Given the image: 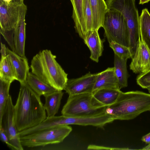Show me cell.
Listing matches in <instances>:
<instances>
[{"label":"cell","instance_id":"cell-13","mask_svg":"<svg viewBox=\"0 0 150 150\" xmlns=\"http://www.w3.org/2000/svg\"><path fill=\"white\" fill-rule=\"evenodd\" d=\"M6 54L9 57L15 80L20 83L25 82L29 69L27 58L20 56L7 47Z\"/></svg>","mask_w":150,"mask_h":150},{"label":"cell","instance_id":"cell-28","mask_svg":"<svg viewBox=\"0 0 150 150\" xmlns=\"http://www.w3.org/2000/svg\"><path fill=\"white\" fill-rule=\"evenodd\" d=\"M0 137L1 141L8 146L9 141L8 137L2 127H0Z\"/></svg>","mask_w":150,"mask_h":150},{"label":"cell","instance_id":"cell-31","mask_svg":"<svg viewBox=\"0 0 150 150\" xmlns=\"http://www.w3.org/2000/svg\"><path fill=\"white\" fill-rule=\"evenodd\" d=\"M12 1L16 4L21 5L24 3V0H12Z\"/></svg>","mask_w":150,"mask_h":150},{"label":"cell","instance_id":"cell-11","mask_svg":"<svg viewBox=\"0 0 150 150\" xmlns=\"http://www.w3.org/2000/svg\"><path fill=\"white\" fill-rule=\"evenodd\" d=\"M129 68L135 74H143L150 70V51L140 38L137 43Z\"/></svg>","mask_w":150,"mask_h":150},{"label":"cell","instance_id":"cell-1","mask_svg":"<svg viewBox=\"0 0 150 150\" xmlns=\"http://www.w3.org/2000/svg\"><path fill=\"white\" fill-rule=\"evenodd\" d=\"M40 97L26 81L20 83L18 96L14 105V120L18 132L38 125L46 118V110Z\"/></svg>","mask_w":150,"mask_h":150},{"label":"cell","instance_id":"cell-20","mask_svg":"<svg viewBox=\"0 0 150 150\" xmlns=\"http://www.w3.org/2000/svg\"><path fill=\"white\" fill-rule=\"evenodd\" d=\"M26 81L30 87L40 96L57 90L43 82L32 72L28 73Z\"/></svg>","mask_w":150,"mask_h":150},{"label":"cell","instance_id":"cell-3","mask_svg":"<svg viewBox=\"0 0 150 150\" xmlns=\"http://www.w3.org/2000/svg\"><path fill=\"white\" fill-rule=\"evenodd\" d=\"M50 50H45L34 56L31 62V72L46 84L57 91H62L66 84L68 74Z\"/></svg>","mask_w":150,"mask_h":150},{"label":"cell","instance_id":"cell-36","mask_svg":"<svg viewBox=\"0 0 150 150\" xmlns=\"http://www.w3.org/2000/svg\"><path fill=\"white\" fill-rule=\"evenodd\" d=\"M149 111H150V110H149Z\"/></svg>","mask_w":150,"mask_h":150},{"label":"cell","instance_id":"cell-32","mask_svg":"<svg viewBox=\"0 0 150 150\" xmlns=\"http://www.w3.org/2000/svg\"><path fill=\"white\" fill-rule=\"evenodd\" d=\"M150 1V0H140L139 4L142 5L145 3H148Z\"/></svg>","mask_w":150,"mask_h":150},{"label":"cell","instance_id":"cell-8","mask_svg":"<svg viewBox=\"0 0 150 150\" xmlns=\"http://www.w3.org/2000/svg\"><path fill=\"white\" fill-rule=\"evenodd\" d=\"M20 6L13 1L0 0V33L13 51V34L20 16Z\"/></svg>","mask_w":150,"mask_h":150},{"label":"cell","instance_id":"cell-22","mask_svg":"<svg viewBox=\"0 0 150 150\" xmlns=\"http://www.w3.org/2000/svg\"><path fill=\"white\" fill-rule=\"evenodd\" d=\"M120 90L108 88L99 89L92 93L94 97L103 105L108 106L117 100Z\"/></svg>","mask_w":150,"mask_h":150},{"label":"cell","instance_id":"cell-12","mask_svg":"<svg viewBox=\"0 0 150 150\" xmlns=\"http://www.w3.org/2000/svg\"><path fill=\"white\" fill-rule=\"evenodd\" d=\"M27 11V7L24 3L21 5L20 16L14 31L13 37V51L23 57H25V52L26 25L25 17Z\"/></svg>","mask_w":150,"mask_h":150},{"label":"cell","instance_id":"cell-4","mask_svg":"<svg viewBox=\"0 0 150 150\" xmlns=\"http://www.w3.org/2000/svg\"><path fill=\"white\" fill-rule=\"evenodd\" d=\"M107 106L97 100L92 93H83L69 96L61 114L67 116H96L105 113Z\"/></svg>","mask_w":150,"mask_h":150},{"label":"cell","instance_id":"cell-14","mask_svg":"<svg viewBox=\"0 0 150 150\" xmlns=\"http://www.w3.org/2000/svg\"><path fill=\"white\" fill-rule=\"evenodd\" d=\"M98 31L95 30L87 31L82 39L89 48L91 52L90 58L98 62L103 50V41L99 35Z\"/></svg>","mask_w":150,"mask_h":150},{"label":"cell","instance_id":"cell-10","mask_svg":"<svg viewBox=\"0 0 150 150\" xmlns=\"http://www.w3.org/2000/svg\"><path fill=\"white\" fill-rule=\"evenodd\" d=\"M98 75L89 72L79 78L68 79L64 90L69 96L92 93Z\"/></svg>","mask_w":150,"mask_h":150},{"label":"cell","instance_id":"cell-19","mask_svg":"<svg viewBox=\"0 0 150 150\" xmlns=\"http://www.w3.org/2000/svg\"><path fill=\"white\" fill-rule=\"evenodd\" d=\"M127 59L120 58L116 54L114 56V71L118 80L120 89L128 85V73L127 62Z\"/></svg>","mask_w":150,"mask_h":150},{"label":"cell","instance_id":"cell-27","mask_svg":"<svg viewBox=\"0 0 150 150\" xmlns=\"http://www.w3.org/2000/svg\"><path fill=\"white\" fill-rule=\"evenodd\" d=\"M136 81L137 84L142 88L147 89L150 86V70L139 74L137 77Z\"/></svg>","mask_w":150,"mask_h":150},{"label":"cell","instance_id":"cell-7","mask_svg":"<svg viewBox=\"0 0 150 150\" xmlns=\"http://www.w3.org/2000/svg\"><path fill=\"white\" fill-rule=\"evenodd\" d=\"M102 27L108 42L113 41L129 48L127 25L121 13L108 9L105 15Z\"/></svg>","mask_w":150,"mask_h":150},{"label":"cell","instance_id":"cell-30","mask_svg":"<svg viewBox=\"0 0 150 150\" xmlns=\"http://www.w3.org/2000/svg\"><path fill=\"white\" fill-rule=\"evenodd\" d=\"M142 140L146 144H150V132L143 136L142 138Z\"/></svg>","mask_w":150,"mask_h":150},{"label":"cell","instance_id":"cell-29","mask_svg":"<svg viewBox=\"0 0 150 150\" xmlns=\"http://www.w3.org/2000/svg\"><path fill=\"white\" fill-rule=\"evenodd\" d=\"M87 149H107V150H114V149H121L116 148H113L105 147L103 146H96L95 145H90L88 147Z\"/></svg>","mask_w":150,"mask_h":150},{"label":"cell","instance_id":"cell-35","mask_svg":"<svg viewBox=\"0 0 150 150\" xmlns=\"http://www.w3.org/2000/svg\"><path fill=\"white\" fill-rule=\"evenodd\" d=\"M147 89L148 90L149 93H150V86Z\"/></svg>","mask_w":150,"mask_h":150},{"label":"cell","instance_id":"cell-6","mask_svg":"<svg viewBox=\"0 0 150 150\" xmlns=\"http://www.w3.org/2000/svg\"><path fill=\"white\" fill-rule=\"evenodd\" d=\"M72 130L67 125L45 129L20 137L23 146L33 147L62 142Z\"/></svg>","mask_w":150,"mask_h":150},{"label":"cell","instance_id":"cell-23","mask_svg":"<svg viewBox=\"0 0 150 150\" xmlns=\"http://www.w3.org/2000/svg\"><path fill=\"white\" fill-rule=\"evenodd\" d=\"M0 79L12 82L16 80L8 56L1 55L0 62Z\"/></svg>","mask_w":150,"mask_h":150},{"label":"cell","instance_id":"cell-16","mask_svg":"<svg viewBox=\"0 0 150 150\" xmlns=\"http://www.w3.org/2000/svg\"><path fill=\"white\" fill-rule=\"evenodd\" d=\"M73 6L72 17L76 32L82 39L86 33L84 15L83 0H70Z\"/></svg>","mask_w":150,"mask_h":150},{"label":"cell","instance_id":"cell-34","mask_svg":"<svg viewBox=\"0 0 150 150\" xmlns=\"http://www.w3.org/2000/svg\"><path fill=\"white\" fill-rule=\"evenodd\" d=\"M3 1L6 2H10L12 1V0H2Z\"/></svg>","mask_w":150,"mask_h":150},{"label":"cell","instance_id":"cell-9","mask_svg":"<svg viewBox=\"0 0 150 150\" xmlns=\"http://www.w3.org/2000/svg\"><path fill=\"white\" fill-rule=\"evenodd\" d=\"M0 127H2L7 135L9 141L8 147L13 150H23L14 120V105L10 95L1 118Z\"/></svg>","mask_w":150,"mask_h":150},{"label":"cell","instance_id":"cell-18","mask_svg":"<svg viewBox=\"0 0 150 150\" xmlns=\"http://www.w3.org/2000/svg\"><path fill=\"white\" fill-rule=\"evenodd\" d=\"M63 94L62 91L57 90L44 96L45 99L44 107L47 117L54 116L57 113Z\"/></svg>","mask_w":150,"mask_h":150},{"label":"cell","instance_id":"cell-26","mask_svg":"<svg viewBox=\"0 0 150 150\" xmlns=\"http://www.w3.org/2000/svg\"><path fill=\"white\" fill-rule=\"evenodd\" d=\"M83 7L87 32L93 30L92 13L89 0H83Z\"/></svg>","mask_w":150,"mask_h":150},{"label":"cell","instance_id":"cell-21","mask_svg":"<svg viewBox=\"0 0 150 150\" xmlns=\"http://www.w3.org/2000/svg\"><path fill=\"white\" fill-rule=\"evenodd\" d=\"M139 28L141 39L150 51V13L146 8L142 10L139 16Z\"/></svg>","mask_w":150,"mask_h":150},{"label":"cell","instance_id":"cell-5","mask_svg":"<svg viewBox=\"0 0 150 150\" xmlns=\"http://www.w3.org/2000/svg\"><path fill=\"white\" fill-rule=\"evenodd\" d=\"M105 2L108 9L119 11L125 18L128 30L129 48L132 57L140 38L139 16L135 0H106Z\"/></svg>","mask_w":150,"mask_h":150},{"label":"cell","instance_id":"cell-2","mask_svg":"<svg viewBox=\"0 0 150 150\" xmlns=\"http://www.w3.org/2000/svg\"><path fill=\"white\" fill-rule=\"evenodd\" d=\"M150 110V93L139 91H121L116 101L107 107L105 113L114 120H128Z\"/></svg>","mask_w":150,"mask_h":150},{"label":"cell","instance_id":"cell-25","mask_svg":"<svg viewBox=\"0 0 150 150\" xmlns=\"http://www.w3.org/2000/svg\"><path fill=\"white\" fill-rule=\"evenodd\" d=\"M110 47L112 49L114 54L120 58L128 59L132 57L129 48L115 42H108Z\"/></svg>","mask_w":150,"mask_h":150},{"label":"cell","instance_id":"cell-33","mask_svg":"<svg viewBox=\"0 0 150 150\" xmlns=\"http://www.w3.org/2000/svg\"><path fill=\"white\" fill-rule=\"evenodd\" d=\"M142 149L144 150H150V144H149L148 145L144 147Z\"/></svg>","mask_w":150,"mask_h":150},{"label":"cell","instance_id":"cell-17","mask_svg":"<svg viewBox=\"0 0 150 150\" xmlns=\"http://www.w3.org/2000/svg\"><path fill=\"white\" fill-rule=\"evenodd\" d=\"M92 13L93 29L98 31L102 27L105 15L108 10L104 0H89Z\"/></svg>","mask_w":150,"mask_h":150},{"label":"cell","instance_id":"cell-24","mask_svg":"<svg viewBox=\"0 0 150 150\" xmlns=\"http://www.w3.org/2000/svg\"><path fill=\"white\" fill-rule=\"evenodd\" d=\"M11 82L0 79V120L1 119L10 96L9 90Z\"/></svg>","mask_w":150,"mask_h":150},{"label":"cell","instance_id":"cell-15","mask_svg":"<svg viewBox=\"0 0 150 150\" xmlns=\"http://www.w3.org/2000/svg\"><path fill=\"white\" fill-rule=\"evenodd\" d=\"M102 88L120 90L114 67L98 73L93 93Z\"/></svg>","mask_w":150,"mask_h":150}]
</instances>
